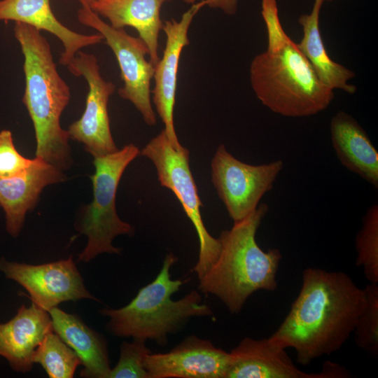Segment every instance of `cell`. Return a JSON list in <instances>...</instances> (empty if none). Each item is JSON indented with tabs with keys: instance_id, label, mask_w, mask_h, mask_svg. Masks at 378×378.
<instances>
[{
	"instance_id": "6da1fadb",
	"label": "cell",
	"mask_w": 378,
	"mask_h": 378,
	"mask_svg": "<svg viewBox=\"0 0 378 378\" xmlns=\"http://www.w3.org/2000/svg\"><path fill=\"white\" fill-rule=\"evenodd\" d=\"M365 302V288L347 274L307 267L288 314L268 338L284 349L293 348L298 362L309 365L342 348Z\"/></svg>"
},
{
	"instance_id": "7a4b0ae2",
	"label": "cell",
	"mask_w": 378,
	"mask_h": 378,
	"mask_svg": "<svg viewBox=\"0 0 378 378\" xmlns=\"http://www.w3.org/2000/svg\"><path fill=\"white\" fill-rule=\"evenodd\" d=\"M267 47L250 65V82L259 101L272 111L288 117H305L325 110L333 90L317 77L308 59L285 32L276 0H262Z\"/></svg>"
},
{
	"instance_id": "3957f363",
	"label": "cell",
	"mask_w": 378,
	"mask_h": 378,
	"mask_svg": "<svg viewBox=\"0 0 378 378\" xmlns=\"http://www.w3.org/2000/svg\"><path fill=\"white\" fill-rule=\"evenodd\" d=\"M13 33L24 56L22 102L34 125L36 158L67 169L72 158L69 134L62 128L60 117L70 101V88L57 71L50 43L39 30L15 22Z\"/></svg>"
},
{
	"instance_id": "277c9868",
	"label": "cell",
	"mask_w": 378,
	"mask_h": 378,
	"mask_svg": "<svg viewBox=\"0 0 378 378\" xmlns=\"http://www.w3.org/2000/svg\"><path fill=\"white\" fill-rule=\"evenodd\" d=\"M269 206L262 204L248 217L222 231L220 251L211 268L199 279V290L218 298L232 314H239L255 292L274 291L282 258L278 248L263 251L255 235Z\"/></svg>"
},
{
	"instance_id": "5b68a950",
	"label": "cell",
	"mask_w": 378,
	"mask_h": 378,
	"mask_svg": "<svg viewBox=\"0 0 378 378\" xmlns=\"http://www.w3.org/2000/svg\"><path fill=\"white\" fill-rule=\"evenodd\" d=\"M176 260L173 253H168L157 276L126 306L99 311L109 318L107 327L114 335L150 340L163 346L167 343L168 335L191 318L213 315L211 307L202 302L195 290L178 300H172V295L188 281L171 278L170 269Z\"/></svg>"
},
{
	"instance_id": "8992f818",
	"label": "cell",
	"mask_w": 378,
	"mask_h": 378,
	"mask_svg": "<svg viewBox=\"0 0 378 378\" xmlns=\"http://www.w3.org/2000/svg\"><path fill=\"white\" fill-rule=\"evenodd\" d=\"M139 153V148L130 144L113 153L94 158L93 199L82 209L76 225V230L88 237L78 261L88 262L103 253H120V249L113 246L112 241L118 235L132 234V227L117 214L115 196L125 169Z\"/></svg>"
},
{
	"instance_id": "52a82bcc",
	"label": "cell",
	"mask_w": 378,
	"mask_h": 378,
	"mask_svg": "<svg viewBox=\"0 0 378 378\" xmlns=\"http://www.w3.org/2000/svg\"><path fill=\"white\" fill-rule=\"evenodd\" d=\"M141 155L153 162L160 185L176 196L197 231L200 251L193 271L200 279L217 260L220 243L204 225L200 212L202 204L189 165V151L184 147L175 149L162 130L143 148Z\"/></svg>"
},
{
	"instance_id": "ba28073f",
	"label": "cell",
	"mask_w": 378,
	"mask_h": 378,
	"mask_svg": "<svg viewBox=\"0 0 378 378\" xmlns=\"http://www.w3.org/2000/svg\"><path fill=\"white\" fill-rule=\"evenodd\" d=\"M78 21L99 33L117 59L123 87L118 94L130 101L141 114L149 126L156 124V117L150 101V83L155 66L146 58L148 50L139 37L127 34L124 28H114L106 22L89 6L79 8Z\"/></svg>"
},
{
	"instance_id": "9c48e42d",
	"label": "cell",
	"mask_w": 378,
	"mask_h": 378,
	"mask_svg": "<svg viewBox=\"0 0 378 378\" xmlns=\"http://www.w3.org/2000/svg\"><path fill=\"white\" fill-rule=\"evenodd\" d=\"M283 167L280 160L248 164L235 158L223 144L218 147L211 162V181L234 223L244 220L257 209Z\"/></svg>"
},
{
	"instance_id": "30bf717a",
	"label": "cell",
	"mask_w": 378,
	"mask_h": 378,
	"mask_svg": "<svg viewBox=\"0 0 378 378\" xmlns=\"http://www.w3.org/2000/svg\"><path fill=\"white\" fill-rule=\"evenodd\" d=\"M66 67L74 76L83 77L88 85L84 112L69 125V139L82 143L94 158L116 152L108 113V102L115 85L102 77L93 54L80 50Z\"/></svg>"
},
{
	"instance_id": "8fae6325",
	"label": "cell",
	"mask_w": 378,
	"mask_h": 378,
	"mask_svg": "<svg viewBox=\"0 0 378 378\" xmlns=\"http://www.w3.org/2000/svg\"><path fill=\"white\" fill-rule=\"evenodd\" d=\"M0 271L22 286L31 301L47 311L67 301H99L85 288L72 256L41 265L10 262L2 258Z\"/></svg>"
},
{
	"instance_id": "7c38bea8",
	"label": "cell",
	"mask_w": 378,
	"mask_h": 378,
	"mask_svg": "<svg viewBox=\"0 0 378 378\" xmlns=\"http://www.w3.org/2000/svg\"><path fill=\"white\" fill-rule=\"evenodd\" d=\"M205 6L206 0L195 2L179 20L171 19L163 22L162 30L166 36L165 47L162 58L155 66L153 78L155 85L151 93L156 111L164 125L167 137L177 150L183 147L178 139L174 123L179 61L182 50L190 44L188 31L193 18Z\"/></svg>"
},
{
	"instance_id": "4fadbf2b",
	"label": "cell",
	"mask_w": 378,
	"mask_h": 378,
	"mask_svg": "<svg viewBox=\"0 0 378 378\" xmlns=\"http://www.w3.org/2000/svg\"><path fill=\"white\" fill-rule=\"evenodd\" d=\"M230 363V352L191 335L168 352L147 354L144 365L148 378H225Z\"/></svg>"
},
{
	"instance_id": "5bb4252c",
	"label": "cell",
	"mask_w": 378,
	"mask_h": 378,
	"mask_svg": "<svg viewBox=\"0 0 378 378\" xmlns=\"http://www.w3.org/2000/svg\"><path fill=\"white\" fill-rule=\"evenodd\" d=\"M225 378H330L323 367L318 373L301 371L286 349L264 338H244L230 352Z\"/></svg>"
},
{
	"instance_id": "9a60e30c",
	"label": "cell",
	"mask_w": 378,
	"mask_h": 378,
	"mask_svg": "<svg viewBox=\"0 0 378 378\" xmlns=\"http://www.w3.org/2000/svg\"><path fill=\"white\" fill-rule=\"evenodd\" d=\"M52 330L48 312L33 302L22 304L9 321L0 323V356L10 367L22 373L33 367L35 352Z\"/></svg>"
},
{
	"instance_id": "2e32d148",
	"label": "cell",
	"mask_w": 378,
	"mask_h": 378,
	"mask_svg": "<svg viewBox=\"0 0 378 378\" xmlns=\"http://www.w3.org/2000/svg\"><path fill=\"white\" fill-rule=\"evenodd\" d=\"M65 179L62 170L36 158L21 174L0 178V206L5 211L7 232L17 237L43 189Z\"/></svg>"
},
{
	"instance_id": "e0dca14e",
	"label": "cell",
	"mask_w": 378,
	"mask_h": 378,
	"mask_svg": "<svg viewBox=\"0 0 378 378\" xmlns=\"http://www.w3.org/2000/svg\"><path fill=\"white\" fill-rule=\"evenodd\" d=\"M0 20L22 22L55 35L63 45L59 62L65 66L82 48L104 41L98 32L79 34L63 24L53 13L50 0H0Z\"/></svg>"
},
{
	"instance_id": "ac0fdd59",
	"label": "cell",
	"mask_w": 378,
	"mask_h": 378,
	"mask_svg": "<svg viewBox=\"0 0 378 378\" xmlns=\"http://www.w3.org/2000/svg\"><path fill=\"white\" fill-rule=\"evenodd\" d=\"M330 130L332 144L340 163L378 188V152L358 121L340 111L332 118Z\"/></svg>"
},
{
	"instance_id": "d6986e66",
	"label": "cell",
	"mask_w": 378,
	"mask_h": 378,
	"mask_svg": "<svg viewBox=\"0 0 378 378\" xmlns=\"http://www.w3.org/2000/svg\"><path fill=\"white\" fill-rule=\"evenodd\" d=\"M172 0H95L90 8L120 29H135L148 50L150 62L155 66L160 59L158 36L162 29L160 18L162 5Z\"/></svg>"
},
{
	"instance_id": "ffe728a7",
	"label": "cell",
	"mask_w": 378,
	"mask_h": 378,
	"mask_svg": "<svg viewBox=\"0 0 378 378\" xmlns=\"http://www.w3.org/2000/svg\"><path fill=\"white\" fill-rule=\"evenodd\" d=\"M53 331L77 354L83 366L80 376L108 378L111 370L106 342L77 315L57 307L49 309Z\"/></svg>"
},
{
	"instance_id": "44dd1931",
	"label": "cell",
	"mask_w": 378,
	"mask_h": 378,
	"mask_svg": "<svg viewBox=\"0 0 378 378\" xmlns=\"http://www.w3.org/2000/svg\"><path fill=\"white\" fill-rule=\"evenodd\" d=\"M323 3V0H314L311 13L298 18L303 36L298 46L323 84L333 90L338 89L354 94L356 87L348 82L355 77V74L329 57L322 40L319 16Z\"/></svg>"
},
{
	"instance_id": "7402d4cb",
	"label": "cell",
	"mask_w": 378,
	"mask_h": 378,
	"mask_svg": "<svg viewBox=\"0 0 378 378\" xmlns=\"http://www.w3.org/2000/svg\"><path fill=\"white\" fill-rule=\"evenodd\" d=\"M33 361L40 364L50 378H71L80 365L77 354L53 330L44 337Z\"/></svg>"
},
{
	"instance_id": "603a6c76",
	"label": "cell",
	"mask_w": 378,
	"mask_h": 378,
	"mask_svg": "<svg viewBox=\"0 0 378 378\" xmlns=\"http://www.w3.org/2000/svg\"><path fill=\"white\" fill-rule=\"evenodd\" d=\"M356 264L361 267L370 284H378V205L373 204L363 218L356 237Z\"/></svg>"
},
{
	"instance_id": "cb8c5ba5",
	"label": "cell",
	"mask_w": 378,
	"mask_h": 378,
	"mask_svg": "<svg viewBox=\"0 0 378 378\" xmlns=\"http://www.w3.org/2000/svg\"><path fill=\"white\" fill-rule=\"evenodd\" d=\"M365 304L354 330L356 345L374 357L378 355V284L365 288Z\"/></svg>"
},
{
	"instance_id": "d4e9b609",
	"label": "cell",
	"mask_w": 378,
	"mask_h": 378,
	"mask_svg": "<svg viewBox=\"0 0 378 378\" xmlns=\"http://www.w3.org/2000/svg\"><path fill=\"white\" fill-rule=\"evenodd\" d=\"M146 340L133 339L120 346V357L115 366L111 369L108 378H148L145 368V358L151 351Z\"/></svg>"
},
{
	"instance_id": "484cf974",
	"label": "cell",
	"mask_w": 378,
	"mask_h": 378,
	"mask_svg": "<svg viewBox=\"0 0 378 378\" xmlns=\"http://www.w3.org/2000/svg\"><path fill=\"white\" fill-rule=\"evenodd\" d=\"M33 160L23 157L15 148L10 130L0 131V178L13 177L23 173Z\"/></svg>"
},
{
	"instance_id": "4316f807",
	"label": "cell",
	"mask_w": 378,
	"mask_h": 378,
	"mask_svg": "<svg viewBox=\"0 0 378 378\" xmlns=\"http://www.w3.org/2000/svg\"><path fill=\"white\" fill-rule=\"evenodd\" d=\"M187 4H194L198 0H183ZM206 6L212 8L220 9L225 14L234 15L237 10L238 0H206Z\"/></svg>"
},
{
	"instance_id": "83f0119b",
	"label": "cell",
	"mask_w": 378,
	"mask_h": 378,
	"mask_svg": "<svg viewBox=\"0 0 378 378\" xmlns=\"http://www.w3.org/2000/svg\"><path fill=\"white\" fill-rule=\"evenodd\" d=\"M81 6H90V4L95 0H78Z\"/></svg>"
},
{
	"instance_id": "f1b7e54d",
	"label": "cell",
	"mask_w": 378,
	"mask_h": 378,
	"mask_svg": "<svg viewBox=\"0 0 378 378\" xmlns=\"http://www.w3.org/2000/svg\"><path fill=\"white\" fill-rule=\"evenodd\" d=\"M323 1H332V0H323Z\"/></svg>"
}]
</instances>
